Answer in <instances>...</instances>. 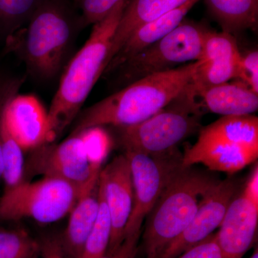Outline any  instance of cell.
Returning a JSON list of instances; mask_svg holds the SVG:
<instances>
[{
  "mask_svg": "<svg viewBox=\"0 0 258 258\" xmlns=\"http://www.w3.org/2000/svg\"><path fill=\"white\" fill-rule=\"evenodd\" d=\"M200 60L142 78L81 112L71 135L103 125L127 127L148 119L187 88Z\"/></svg>",
  "mask_w": 258,
  "mask_h": 258,
  "instance_id": "1",
  "label": "cell"
},
{
  "mask_svg": "<svg viewBox=\"0 0 258 258\" xmlns=\"http://www.w3.org/2000/svg\"><path fill=\"white\" fill-rule=\"evenodd\" d=\"M82 28L81 15L66 0H41L26 26L5 40V51L21 58L35 78L52 79L63 67Z\"/></svg>",
  "mask_w": 258,
  "mask_h": 258,
  "instance_id": "2",
  "label": "cell"
},
{
  "mask_svg": "<svg viewBox=\"0 0 258 258\" xmlns=\"http://www.w3.org/2000/svg\"><path fill=\"white\" fill-rule=\"evenodd\" d=\"M128 0H122L101 21L61 78L48 115L51 142L76 120L83 105L109 62L112 40Z\"/></svg>",
  "mask_w": 258,
  "mask_h": 258,
  "instance_id": "3",
  "label": "cell"
},
{
  "mask_svg": "<svg viewBox=\"0 0 258 258\" xmlns=\"http://www.w3.org/2000/svg\"><path fill=\"white\" fill-rule=\"evenodd\" d=\"M218 181L192 166L176 171L148 215L143 234L146 258H160L189 225L202 198Z\"/></svg>",
  "mask_w": 258,
  "mask_h": 258,
  "instance_id": "4",
  "label": "cell"
},
{
  "mask_svg": "<svg viewBox=\"0 0 258 258\" xmlns=\"http://www.w3.org/2000/svg\"><path fill=\"white\" fill-rule=\"evenodd\" d=\"M189 85L150 118L136 125L119 128L125 150L150 155L168 154L176 150L177 144L198 130L203 108Z\"/></svg>",
  "mask_w": 258,
  "mask_h": 258,
  "instance_id": "5",
  "label": "cell"
},
{
  "mask_svg": "<svg viewBox=\"0 0 258 258\" xmlns=\"http://www.w3.org/2000/svg\"><path fill=\"white\" fill-rule=\"evenodd\" d=\"M86 191L52 176H43L35 182L23 181L4 191L0 198V222L31 219L39 223H53L69 215Z\"/></svg>",
  "mask_w": 258,
  "mask_h": 258,
  "instance_id": "6",
  "label": "cell"
},
{
  "mask_svg": "<svg viewBox=\"0 0 258 258\" xmlns=\"http://www.w3.org/2000/svg\"><path fill=\"white\" fill-rule=\"evenodd\" d=\"M208 31L198 24L183 21L170 33L115 69L118 71V85L125 87L150 75L176 69L178 64L200 60Z\"/></svg>",
  "mask_w": 258,
  "mask_h": 258,
  "instance_id": "7",
  "label": "cell"
},
{
  "mask_svg": "<svg viewBox=\"0 0 258 258\" xmlns=\"http://www.w3.org/2000/svg\"><path fill=\"white\" fill-rule=\"evenodd\" d=\"M125 155L132 171L134 206L125 226L123 239L125 236L142 233L146 217L171 177L182 166V156L176 150L161 155L125 150Z\"/></svg>",
  "mask_w": 258,
  "mask_h": 258,
  "instance_id": "8",
  "label": "cell"
},
{
  "mask_svg": "<svg viewBox=\"0 0 258 258\" xmlns=\"http://www.w3.org/2000/svg\"><path fill=\"white\" fill-rule=\"evenodd\" d=\"M101 169L91 166L82 137L76 134L61 143L49 142L30 151L25 161V180L35 175L52 176L86 191L98 183Z\"/></svg>",
  "mask_w": 258,
  "mask_h": 258,
  "instance_id": "9",
  "label": "cell"
},
{
  "mask_svg": "<svg viewBox=\"0 0 258 258\" xmlns=\"http://www.w3.org/2000/svg\"><path fill=\"white\" fill-rule=\"evenodd\" d=\"M237 184L232 179L218 181L204 195L189 225L163 252L160 258H176L213 233L220 227L235 198Z\"/></svg>",
  "mask_w": 258,
  "mask_h": 258,
  "instance_id": "10",
  "label": "cell"
},
{
  "mask_svg": "<svg viewBox=\"0 0 258 258\" xmlns=\"http://www.w3.org/2000/svg\"><path fill=\"white\" fill-rule=\"evenodd\" d=\"M98 182L111 216V236L106 252H111L123 242L134 206L132 171L125 154L117 156L101 169Z\"/></svg>",
  "mask_w": 258,
  "mask_h": 258,
  "instance_id": "11",
  "label": "cell"
},
{
  "mask_svg": "<svg viewBox=\"0 0 258 258\" xmlns=\"http://www.w3.org/2000/svg\"><path fill=\"white\" fill-rule=\"evenodd\" d=\"M241 55L232 33L209 30L200 66L189 85L195 94L205 88L238 79Z\"/></svg>",
  "mask_w": 258,
  "mask_h": 258,
  "instance_id": "12",
  "label": "cell"
},
{
  "mask_svg": "<svg viewBox=\"0 0 258 258\" xmlns=\"http://www.w3.org/2000/svg\"><path fill=\"white\" fill-rule=\"evenodd\" d=\"M258 206L243 194L229 205L218 232L217 243L225 258H242L257 237Z\"/></svg>",
  "mask_w": 258,
  "mask_h": 258,
  "instance_id": "13",
  "label": "cell"
},
{
  "mask_svg": "<svg viewBox=\"0 0 258 258\" xmlns=\"http://www.w3.org/2000/svg\"><path fill=\"white\" fill-rule=\"evenodd\" d=\"M4 123L25 152L52 142L47 111L32 95L13 98L5 108Z\"/></svg>",
  "mask_w": 258,
  "mask_h": 258,
  "instance_id": "14",
  "label": "cell"
},
{
  "mask_svg": "<svg viewBox=\"0 0 258 258\" xmlns=\"http://www.w3.org/2000/svg\"><path fill=\"white\" fill-rule=\"evenodd\" d=\"M258 152L220 139L199 137L196 143L182 155L181 165L204 164L212 171L234 174L257 161Z\"/></svg>",
  "mask_w": 258,
  "mask_h": 258,
  "instance_id": "15",
  "label": "cell"
},
{
  "mask_svg": "<svg viewBox=\"0 0 258 258\" xmlns=\"http://www.w3.org/2000/svg\"><path fill=\"white\" fill-rule=\"evenodd\" d=\"M200 0H189L185 4L136 30L107 66L105 72H111L120 64L141 51L159 41L182 23L184 17Z\"/></svg>",
  "mask_w": 258,
  "mask_h": 258,
  "instance_id": "16",
  "label": "cell"
},
{
  "mask_svg": "<svg viewBox=\"0 0 258 258\" xmlns=\"http://www.w3.org/2000/svg\"><path fill=\"white\" fill-rule=\"evenodd\" d=\"M196 96L203 108L222 116L251 115L258 109V93L239 80L205 88Z\"/></svg>",
  "mask_w": 258,
  "mask_h": 258,
  "instance_id": "17",
  "label": "cell"
},
{
  "mask_svg": "<svg viewBox=\"0 0 258 258\" xmlns=\"http://www.w3.org/2000/svg\"><path fill=\"white\" fill-rule=\"evenodd\" d=\"M99 210V184L81 195L70 212L69 223L61 235L62 244L71 258H80Z\"/></svg>",
  "mask_w": 258,
  "mask_h": 258,
  "instance_id": "18",
  "label": "cell"
},
{
  "mask_svg": "<svg viewBox=\"0 0 258 258\" xmlns=\"http://www.w3.org/2000/svg\"><path fill=\"white\" fill-rule=\"evenodd\" d=\"M188 1L189 0H128L112 40L109 62L136 30Z\"/></svg>",
  "mask_w": 258,
  "mask_h": 258,
  "instance_id": "19",
  "label": "cell"
},
{
  "mask_svg": "<svg viewBox=\"0 0 258 258\" xmlns=\"http://www.w3.org/2000/svg\"><path fill=\"white\" fill-rule=\"evenodd\" d=\"M200 137L220 139L258 152V118L255 115H226L204 128Z\"/></svg>",
  "mask_w": 258,
  "mask_h": 258,
  "instance_id": "20",
  "label": "cell"
},
{
  "mask_svg": "<svg viewBox=\"0 0 258 258\" xmlns=\"http://www.w3.org/2000/svg\"><path fill=\"white\" fill-rule=\"evenodd\" d=\"M224 31L232 32L257 28L258 0H205Z\"/></svg>",
  "mask_w": 258,
  "mask_h": 258,
  "instance_id": "21",
  "label": "cell"
},
{
  "mask_svg": "<svg viewBox=\"0 0 258 258\" xmlns=\"http://www.w3.org/2000/svg\"><path fill=\"white\" fill-rule=\"evenodd\" d=\"M24 152L23 148L5 125L3 118L2 180L5 184L4 191L13 189L26 181Z\"/></svg>",
  "mask_w": 258,
  "mask_h": 258,
  "instance_id": "22",
  "label": "cell"
},
{
  "mask_svg": "<svg viewBox=\"0 0 258 258\" xmlns=\"http://www.w3.org/2000/svg\"><path fill=\"white\" fill-rule=\"evenodd\" d=\"M99 184V182H98ZM111 220L104 195L99 186V210L80 258H101L106 253L111 236Z\"/></svg>",
  "mask_w": 258,
  "mask_h": 258,
  "instance_id": "23",
  "label": "cell"
},
{
  "mask_svg": "<svg viewBox=\"0 0 258 258\" xmlns=\"http://www.w3.org/2000/svg\"><path fill=\"white\" fill-rule=\"evenodd\" d=\"M38 240L23 228L0 227V258H38Z\"/></svg>",
  "mask_w": 258,
  "mask_h": 258,
  "instance_id": "24",
  "label": "cell"
},
{
  "mask_svg": "<svg viewBox=\"0 0 258 258\" xmlns=\"http://www.w3.org/2000/svg\"><path fill=\"white\" fill-rule=\"evenodd\" d=\"M41 0H0V37L6 40L26 25Z\"/></svg>",
  "mask_w": 258,
  "mask_h": 258,
  "instance_id": "25",
  "label": "cell"
},
{
  "mask_svg": "<svg viewBox=\"0 0 258 258\" xmlns=\"http://www.w3.org/2000/svg\"><path fill=\"white\" fill-rule=\"evenodd\" d=\"M24 78L0 74V183L2 180V147H3V124L5 108L9 102L18 94L23 86Z\"/></svg>",
  "mask_w": 258,
  "mask_h": 258,
  "instance_id": "26",
  "label": "cell"
},
{
  "mask_svg": "<svg viewBox=\"0 0 258 258\" xmlns=\"http://www.w3.org/2000/svg\"><path fill=\"white\" fill-rule=\"evenodd\" d=\"M78 134L82 137L91 166L94 169H102V162L106 153V145L103 143L104 135L100 130V127L86 129Z\"/></svg>",
  "mask_w": 258,
  "mask_h": 258,
  "instance_id": "27",
  "label": "cell"
},
{
  "mask_svg": "<svg viewBox=\"0 0 258 258\" xmlns=\"http://www.w3.org/2000/svg\"><path fill=\"white\" fill-rule=\"evenodd\" d=\"M122 0H78L83 28L101 21Z\"/></svg>",
  "mask_w": 258,
  "mask_h": 258,
  "instance_id": "28",
  "label": "cell"
},
{
  "mask_svg": "<svg viewBox=\"0 0 258 258\" xmlns=\"http://www.w3.org/2000/svg\"><path fill=\"white\" fill-rule=\"evenodd\" d=\"M239 81L245 83L254 92L258 93V52L252 50L241 55Z\"/></svg>",
  "mask_w": 258,
  "mask_h": 258,
  "instance_id": "29",
  "label": "cell"
},
{
  "mask_svg": "<svg viewBox=\"0 0 258 258\" xmlns=\"http://www.w3.org/2000/svg\"><path fill=\"white\" fill-rule=\"evenodd\" d=\"M176 258H225L217 243L216 235L212 233L205 240L184 251Z\"/></svg>",
  "mask_w": 258,
  "mask_h": 258,
  "instance_id": "30",
  "label": "cell"
},
{
  "mask_svg": "<svg viewBox=\"0 0 258 258\" xmlns=\"http://www.w3.org/2000/svg\"><path fill=\"white\" fill-rule=\"evenodd\" d=\"M38 241L41 258H71L64 248L61 235L48 234Z\"/></svg>",
  "mask_w": 258,
  "mask_h": 258,
  "instance_id": "31",
  "label": "cell"
},
{
  "mask_svg": "<svg viewBox=\"0 0 258 258\" xmlns=\"http://www.w3.org/2000/svg\"><path fill=\"white\" fill-rule=\"evenodd\" d=\"M142 233L125 236L118 248L106 252L101 258H135L139 250V242Z\"/></svg>",
  "mask_w": 258,
  "mask_h": 258,
  "instance_id": "32",
  "label": "cell"
},
{
  "mask_svg": "<svg viewBox=\"0 0 258 258\" xmlns=\"http://www.w3.org/2000/svg\"><path fill=\"white\" fill-rule=\"evenodd\" d=\"M242 194L252 203L258 206V166L256 164L253 170L251 173Z\"/></svg>",
  "mask_w": 258,
  "mask_h": 258,
  "instance_id": "33",
  "label": "cell"
},
{
  "mask_svg": "<svg viewBox=\"0 0 258 258\" xmlns=\"http://www.w3.org/2000/svg\"><path fill=\"white\" fill-rule=\"evenodd\" d=\"M249 258H258V249L257 246H256L255 249H254L253 253Z\"/></svg>",
  "mask_w": 258,
  "mask_h": 258,
  "instance_id": "34",
  "label": "cell"
}]
</instances>
